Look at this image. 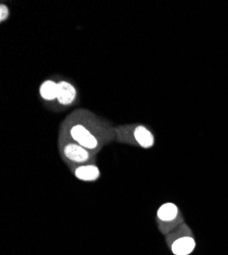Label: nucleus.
Returning a JSON list of instances; mask_svg holds the SVG:
<instances>
[{
	"instance_id": "1",
	"label": "nucleus",
	"mask_w": 228,
	"mask_h": 255,
	"mask_svg": "<svg viewBox=\"0 0 228 255\" xmlns=\"http://www.w3.org/2000/svg\"><path fill=\"white\" fill-rule=\"evenodd\" d=\"M58 136L70 139L97 154L116 139V129L108 121L93 113L78 110L69 115L61 124Z\"/></svg>"
},
{
	"instance_id": "7",
	"label": "nucleus",
	"mask_w": 228,
	"mask_h": 255,
	"mask_svg": "<svg viewBox=\"0 0 228 255\" xmlns=\"http://www.w3.org/2000/svg\"><path fill=\"white\" fill-rule=\"evenodd\" d=\"M77 98V90L74 85L68 81H58L57 103L61 106L72 105Z\"/></svg>"
},
{
	"instance_id": "2",
	"label": "nucleus",
	"mask_w": 228,
	"mask_h": 255,
	"mask_svg": "<svg viewBox=\"0 0 228 255\" xmlns=\"http://www.w3.org/2000/svg\"><path fill=\"white\" fill-rule=\"evenodd\" d=\"M116 141L150 149L155 145V136L143 125H125L116 127Z\"/></svg>"
},
{
	"instance_id": "4",
	"label": "nucleus",
	"mask_w": 228,
	"mask_h": 255,
	"mask_svg": "<svg viewBox=\"0 0 228 255\" xmlns=\"http://www.w3.org/2000/svg\"><path fill=\"white\" fill-rule=\"evenodd\" d=\"M166 240L174 255H190L196 248V240L192 231L185 224L168 234Z\"/></svg>"
},
{
	"instance_id": "8",
	"label": "nucleus",
	"mask_w": 228,
	"mask_h": 255,
	"mask_svg": "<svg viewBox=\"0 0 228 255\" xmlns=\"http://www.w3.org/2000/svg\"><path fill=\"white\" fill-rule=\"evenodd\" d=\"M58 82L53 80H46L39 87V94L43 100L47 102L57 101Z\"/></svg>"
},
{
	"instance_id": "6",
	"label": "nucleus",
	"mask_w": 228,
	"mask_h": 255,
	"mask_svg": "<svg viewBox=\"0 0 228 255\" xmlns=\"http://www.w3.org/2000/svg\"><path fill=\"white\" fill-rule=\"evenodd\" d=\"M74 177L81 182H96L100 178V171L95 163H85L69 167Z\"/></svg>"
},
{
	"instance_id": "5",
	"label": "nucleus",
	"mask_w": 228,
	"mask_h": 255,
	"mask_svg": "<svg viewBox=\"0 0 228 255\" xmlns=\"http://www.w3.org/2000/svg\"><path fill=\"white\" fill-rule=\"evenodd\" d=\"M157 223L163 234H170L183 224V218L178 206L172 202L162 204L157 211Z\"/></svg>"
},
{
	"instance_id": "9",
	"label": "nucleus",
	"mask_w": 228,
	"mask_h": 255,
	"mask_svg": "<svg viewBox=\"0 0 228 255\" xmlns=\"http://www.w3.org/2000/svg\"><path fill=\"white\" fill-rule=\"evenodd\" d=\"M8 15H9V9L8 7L1 3V5H0V22L3 23L5 19L8 18Z\"/></svg>"
},
{
	"instance_id": "3",
	"label": "nucleus",
	"mask_w": 228,
	"mask_h": 255,
	"mask_svg": "<svg viewBox=\"0 0 228 255\" xmlns=\"http://www.w3.org/2000/svg\"><path fill=\"white\" fill-rule=\"evenodd\" d=\"M58 150L61 159L69 167L85 163H95L96 154L70 139L58 136Z\"/></svg>"
}]
</instances>
